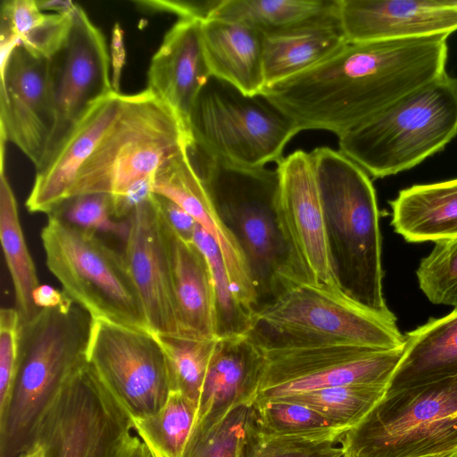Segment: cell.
Masks as SVG:
<instances>
[{"label":"cell","instance_id":"cell-1","mask_svg":"<svg viewBox=\"0 0 457 457\" xmlns=\"http://www.w3.org/2000/svg\"><path fill=\"white\" fill-rule=\"evenodd\" d=\"M450 34L346 42L316 66L262 95L299 131L337 137L445 74Z\"/></svg>","mask_w":457,"mask_h":457},{"label":"cell","instance_id":"cell-2","mask_svg":"<svg viewBox=\"0 0 457 457\" xmlns=\"http://www.w3.org/2000/svg\"><path fill=\"white\" fill-rule=\"evenodd\" d=\"M310 154L338 288L361 305L396 319L383 295L379 210L368 173L339 150L322 146Z\"/></svg>","mask_w":457,"mask_h":457},{"label":"cell","instance_id":"cell-3","mask_svg":"<svg viewBox=\"0 0 457 457\" xmlns=\"http://www.w3.org/2000/svg\"><path fill=\"white\" fill-rule=\"evenodd\" d=\"M91 315L71 299L21 324L18 370L0 420V457H20L69 380L87 363Z\"/></svg>","mask_w":457,"mask_h":457},{"label":"cell","instance_id":"cell-4","mask_svg":"<svg viewBox=\"0 0 457 457\" xmlns=\"http://www.w3.org/2000/svg\"><path fill=\"white\" fill-rule=\"evenodd\" d=\"M201 155L204 162L197 172L245 260L257 313L293 286L304 282L280 223L278 170L237 167Z\"/></svg>","mask_w":457,"mask_h":457},{"label":"cell","instance_id":"cell-5","mask_svg":"<svg viewBox=\"0 0 457 457\" xmlns=\"http://www.w3.org/2000/svg\"><path fill=\"white\" fill-rule=\"evenodd\" d=\"M457 135V79L447 72L338 137L339 151L374 178L409 170Z\"/></svg>","mask_w":457,"mask_h":457},{"label":"cell","instance_id":"cell-6","mask_svg":"<svg viewBox=\"0 0 457 457\" xmlns=\"http://www.w3.org/2000/svg\"><path fill=\"white\" fill-rule=\"evenodd\" d=\"M247 337L262 350L332 344L393 350L406 341L396 319L361 305L339 288L308 282L258 312Z\"/></svg>","mask_w":457,"mask_h":457},{"label":"cell","instance_id":"cell-7","mask_svg":"<svg viewBox=\"0 0 457 457\" xmlns=\"http://www.w3.org/2000/svg\"><path fill=\"white\" fill-rule=\"evenodd\" d=\"M185 145L191 146L189 134L169 105L147 88L125 95L118 118L81 168L69 198L119 196Z\"/></svg>","mask_w":457,"mask_h":457},{"label":"cell","instance_id":"cell-8","mask_svg":"<svg viewBox=\"0 0 457 457\" xmlns=\"http://www.w3.org/2000/svg\"><path fill=\"white\" fill-rule=\"evenodd\" d=\"M191 148L237 167L262 168L283 158L295 123L262 94L246 96L211 78L188 120Z\"/></svg>","mask_w":457,"mask_h":457},{"label":"cell","instance_id":"cell-9","mask_svg":"<svg viewBox=\"0 0 457 457\" xmlns=\"http://www.w3.org/2000/svg\"><path fill=\"white\" fill-rule=\"evenodd\" d=\"M353 457H431L457 450V375L386 394L345 434Z\"/></svg>","mask_w":457,"mask_h":457},{"label":"cell","instance_id":"cell-10","mask_svg":"<svg viewBox=\"0 0 457 457\" xmlns=\"http://www.w3.org/2000/svg\"><path fill=\"white\" fill-rule=\"evenodd\" d=\"M41 240L49 271L92 319L148 330L123 254L96 233L48 216Z\"/></svg>","mask_w":457,"mask_h":457},{"label":"cell","instance_id":"cell-11","mask_svg":"<svg viewBox=\"0 0 457 457\" xmlns=\"http://www.w3.org/2000/svg\"><path fill=\"white\" fill-rule=\"evenodd\" d=\"M132 429L130 416L87 363L46 412L33 444L43 457H127Z\"/></svg>","mask_w":457,"mask_h":457},{"label":"cell","instance_id":"cell-12","mask_svg":"<svg viewBox=\"0 0 457 457\" xmlns=\"http://www.w3.org/2000/svg\"><path fill=\"white\" fill-rule=\"evenodd\" d=\"M261 350L264 367L255 403L345 385L387 388L404 347L332 344Z\"/></svg>","mask_w":457,"mask_h":457},{"label":"cell","instance_id":"cell-13","mask_svg":"<svg viewBox=\"0 0 457 457\" xmlns=\"http://www.w3.org/2000/svg\"><path fill=\"white\" fill-rule=\"evenodd\" d=\"M87 363L130 417L157 412L171 391L166 354L148 330L93 319Z\"/></svg>","mask_w":457,"mask_h":457},{"label":"cell","instance_id":"cell-14","mask_svg":"<svg viewBox=\"0 0 457 457\" xmlns=\"http://www.w3.org/2000/svg\"><path fill=\"white\" fill-rule=\"evenodd\" d=\"M110 66L104 34L77 4L66 40L48 58L55 125L37 172L51 162L92 107L114 91Z\"/></svg>","mask_w":457,"mask_h":457},{"label":"cell","instance_id":"cell-15","mask_svg":"<svg viewBox=\"0 0 457 457\" xmlns=\"http://www.w3.org/2000/svg\"><path fill=\"white\" fill-rule=\"evenodd\" d=\"M276 169L280 223L300 276L304 282L338 288L310 153L295 151L283 157Z\"/></svg>","mask_w":457,"mask_h":457},{"label":"cell","instance_id":"cell-16","mask_svg":"<svg viewBox=\"0 0 457 457\" xmlns=\"http://www.w3.org/2000/svg\"><path fill=\"white\" fill-rule=\"evenodd\" d=\"M0 73L1 138L16 145L37 170L55 125L48 59L20 46Z\"/></svg>","mask_w":457,"mask_h":457},{"label":"cell","instance_id":"cell-17","mask_svg":"<svg viewBox=\"0 0 457 457\" xmlns=\"http://www.w3.org/2000/svg\"><path fill=\"white\" fill-rule=\"evenodd\" d=\"M126 219L129 230L122 254L148 329L159 336L184 337L155 195L137 206Z\"/></svg>","mask_w":457,"mask_h":457},{"label":"cell","instance_id":"cell-18","mask_svg":"<svg viewBox=\"0 0 457 457\" xmlns=\"http://www.w3.org/2000/svg\"><path fill=\"white\" fill-rule=\"evenodd\" d=\"M189 147H182L154 172L153 192L180 206L214 239L239 298L247 308L255 312L256 294L245 260L212 204L191 161Z\"/></svg>","mask_w":457,"mask_h":457},{"label":"cell","instance_id":"cell-19","mask_svg":"<svg viewBox=\"0 0 457 457\" xmlns=\"http://www.w3.org/2000/svg\"><path fill=\"white\" fill-rule=\"evenodd\" d=\"M338 18L348 42L450 34L457 9L446 0H339Z\"/></svg>","mask_w":457,"mask_h":457},{"label":"cell","instance_id":"cell-20","mask_svg":"<svg viewBox=\"0 0 457 457\" xmlns=\"http://www.w3.org/2000/svg\"><path fill=\"white\" fill-rule=\"evenodd\" d=\"M263 367V353L247 335L217 339L202 387L193 435L211 429L237 407L253 406Z\"/></svg>","mask_w":457,"mask_h":457},{"label":"cell","instance_id":"cell-21","mask_svg":"<svg viewBox=\"0 0 457 457\" xmlns=\"http://www.w3.org/2000/svg\"><path fill=\"white\" fill-rule=\"evenodd\" d=\"M200 21L179 18L164 35L147 72L146 88L173 110L187 132L195 103L212 78L203 51Z\"/></svg>","mask_w":457,"mask_h":457},{"label":"cell","instance_id":"cell-22","mask_svg":"<svg viewBox=\"0 0 457 457\" xmlns=\"http://www.w3.org/2000/svg\"><path fill=\"white\" fill-rule=\"evenodd\" d=\"M124 99L125 95L112 91L96 104L51 162L36 173L25 202L29 212L49 215L69 198L81 168L118 118Z\"/></svg>","mask_w":457,"mask_h":457},{"label":"cell","instance_id":"cell-23","mask_svg":"<svg viewBox=\"0 0 457 457\" xmlns=\"http://www.w3.org/2000/svg\"><path fill=\"white\" fill-rule=\"evenodd\" d=\"M160 222L184 337L216 339L212 285L207 261L196 245L179 235L161 212Z\"/></svg>","mask_w":457,"mask_h":457},{"label":"cell","instance_id":"cell-24","mask_svg":"<svg viewBox=\"0 0 457 457\" xmlns=\"http://www.w3.org/2000/svg\"><path fill=\"white\" fill-rule=\"evenodd\" d=\"M204 54L212 78L244 95H261L266 87L263 36L245 23L205 17L200 21Z\"/></svg>","mask_w":457,"mask_h":457},{"label":"cell","instance_id":"cell-25","mask_svg":"<svg viewBox=\"0 0 457 457\" xmlns=\"http://www.w3.org/2000/svg\"><path fill=\"white\" fill-rule=\"evenodd\" d=\"M262 36L265 87L316 66L347 42L338 13Z\"/></svg>","mask_w":457,"mask_h":457},{"label":"cell","instance_id":"cell-26","mask_svg":"<svg viewBox=\"0 0 457 457\" xmlns=\"http://www.w3.org/2000/svg\"><path fill=\"white\" fill-rule=\"evenodd\" d=\"M403 357L386 394L457 375V308L405 335Z\"/></svg>","mask_w":457,"mask_h":457},{"label":"cell","instance_id":"cell-27","mask_svg":"<svg viewBox=\"0 0 457 457\" xmlns=\"http://www.w3.org/2000/svg\"><path fill=\"white\" fill-rule=\"evenodd\" d=\"M389 204L391 225L405 241L457 238V179L404 188Z\"/></svg>","mask_w":457,"mask_h":457},{"label":"cell","instance_id":"cell-28","mask_svg":"<svg viewBox=\"0 0 457 457\" xmlns=\"http://www.w3.org/2000/svg\"><path fill=\"white\" fill-rule=\"evenodd\" d=\"M338 3L339 0L212 1L206 17L239 21L262 34H271L336 15Z\"/></svg>","mask_w":457,"mask_h":457},{"label":"cell","instance_id":"cell-29","mask_svg":"<svg viewBox=\"0 0 457 457\" xmlns=\"http://www.w3.org/2000/svg\"><path fill=\"white\" fill-rule=\"evenodd\" d=\"M0 241L14 288L15 309L23 324L40 311L33 299L40 284L22 232L16 198L4 168L0 175Z\"/></svg>","mask_w":457,"mask_h":457},{"label":"cell","instance_id":"cell-30","mask_svg":"<svg viewBox=\"0 0 457 457\" xmlns=\"http://www.w3.org/2000/svg\"><path fill=\"white\" fill-rule=\"evenodd\" d=\"M198 403L178 391H170L155 413L130 417L133 429L153 457H185L193 435Z\"/></svg>","mask_w":457,"mask_h":457},{"label":"cell","instance_id":"cell-31","mask_svg":"<svg viewBox=\"0 0 457 457\" xmlns=\"http://www.w3.org/2000/svg\"><path fill=\"white\" fill-rule=\"evenodd\" d=\"M193 242L204 253L211 273L215 338L225 339L247 335L255 313L239 298L229 278L218 245L199 225L195 229Z\"/></svg>","mask_w":457,"mask_h":457},{"label":"cell","instance_id":"cell-32","mask_svg":"<svg viewBox=\"0 0 457 457\" xmlns=\"http://www.w3.org/2000/svg\"><path fill=\"white\" fill-rule=\"evenodd\" d=\"M386 393V387L345 385L282 399L305 404L334 424L351 430L368 416Z\"/></svg>","mask_w":457,"mask_h":457},{"label":"cell","instance_id":"cell-33","mask_svg":"<svg viewBox=\"0 0 457 457\" xmlns=\"http://www.w3.org/2000/svg\"><path fill=\"white\" fill-rule=\"evenodd\" d=\"M254 424L261 430L279 436H336L347 429L334 424L316 410L283 399L255 403Z\"/></svg>","mask_w":457,"mask_h":457},{"label":"cell","instance_id":"cell-34","mask_svg":"<svg viewBox=\"0 0 457 457\" xmlns=\"http://www.w3.org/2000/svg\"><path fill=\"white\" fill-rule=\"evenodd\" d=\"M166 354L171 391L199 405L208 364L217 339H195L156 335Z\"/></svg>","mask_w":457,"mask_h":457},{"label":"cell","instance_id":"cell-35","mask_svg":"<svg viewBox=\"0 0 457 457\" xmlns=\"http://www.w3.org/2000/svg\"><path fill=\"white\" fill-rule=\"evenodd\" d=\"M345 434L336 436H279L258 428L252 419L239 457H344Z\"/></svg>","mask_w":457,"mask_h":457},{"label":"cell","instance_id":"cell-36","mask_svg":"<svg viewBox=\"0 0 457 457\" xmlns=\"http://www.w3.org/2000/svg\"><path fill=\"white\" fill-rule=\"evenodd\" d=\"M48 216H54L86 231L112 234L124 243L129 235L128 220L113 219L112 197L108 194H86L70 197Z\"/></svg>","mask_w":457,"mask_h":457},{"label":"cell","instance_id":"cell-37","mask_svg":"<svg viewBox=\"0 0 457 457\" xmlns=\"http://www.w3.org/2000/svg\"><path fill=\"white\" fill-rule=\"evenodd\" d=\"M419 287L435 304L457 308V238L436 243L416 270Z\"/></svg>","mask_w":457,"mask_h":457},{"label":"cell","instance_id":"cell-38","mask_svg":"<svg viewBox=\"0 0 457 457\" xmlns=\"http://www.w3.org/2000/svg\"><path fill=\"white\" fill-rule=\"evenodd\" d=\"M252 419V406L231 411L211 429L192 436L185 457H239Z\"/></svg>","mask_w":457,"mask_h":457},{"label":"cell","instance_id":"cell-39","mask_svg":"<svg viewBox=\"0 0 457 457\" xmlns=\"http://www.w3.org/2000/svg\"><path fill=\"white\" fill-rule=\"evenodd\" d=\"M21 320L15 308L0 310V420L4 417L18 370Z\"/></svg>","mask_w":457,"mask_h":457},{"label":"cell","instance_id":"cell-40","mask_svg":"<svg viewBox=\"0 0 457 457\" xmlns=\"http://www.w3.org/2000/svg\"><path fill=\"white\" fill-rule=\"evenodd\" d=\"M72 14L43 13L21 38V46L35 56L48 59L62 46L70 32Z\"/></svg>","mask_w":457,"mask_h":457},{"label":"cell","instance_id":"cell-41","mask_svg":"<svg viewBox=\"0 0 457 457\" xmlns=\"http://www.w3.org/2000/svg\"><path fill=\"white\" fill-rule=\"evenodd\" d=\"M153 176L137 182L122 195L112 197V213L115 219H126L137 206L154 195Z\"/></svg>","mask_w":457,"mask_h":457},{"label":"cell","instance_id":"cell-42","mask_svg":"<svg viewBox=\"0 0 457 457\" xmlns=\"http://www.w3.org/2000/svg\"><path fill=\"white\" fill-rule=\"evenodd\" d=\"M155 196L160 212L164 220L184 239L193 241L195 229L198 226L195 219L170 200L157 195H155Z\"/></svg>","mask_w":457,"mask_h":457},{"label":"cell","instance_id":"cell-43","mask_svg":"<svg viewBox=\"0 0 457 457\" xmlns=\"http://www.w3.org/2000/svg\"><path fill=\"white\" fill-rule=\"evenodd\" d=\"M137 5L142 6L144 9L160 12H168L175 13L180 19L187 18H205L208 14L212 1L206 2L203 5H197L188 2L179 1H161V0H147V1H133Z\"/></svg>","mask_w":457,"mask_h":457},{"label":"cell","instance_id":"cell-44","mask_svg":"<svg viewBox=\"0 0 457 457\" xmlns=\"http://www.w3.org/2000/svg\"><path fill=\"white\" fill-rule=\"evenodd\" d=\"M109 54L112 66V86L115 92H120V79L126 60V51L123 29L119 23H116L112 30Z\"/></svg>","mask_w":457,"mask_h":457},{"label":"cell","instance_id":"cell-45","mask_svg":"<svg viewBox=\"0 0 457 457\" xmlns=\"http://www.w3.org/2000/svg\"><path fill=\"white\" fill-rule=\"evenodd\" d=\"M33 299L36 306L39 310L54 308L70 300L63 291H60L47 285H39L34 292Z\"/></svg>","mask_w":457,"mask_h":457},{"label":"cell","instance_id":"cell-46","mask_svg":"<svg viewBox=\"0 0 457 457\" xmlns=\"http://www.w3.org/2000/svg\"><path fill=\"white\" fill-rule=\"evenodd\" d=\"M37 4L41 11L50 10L59 14H71L77 5L71 1L62 0L37 1Z\"/></svg>","mask_w":457,"mask_h":457},{"label":"cell","instance_id":"cell-47","mask_svg":"<svg viewBox=\"0 0 457 457\" xmlns=\"http://www.w3.org/2000/svg\"><path fill=\"white\" fill-rule=\"evenodd\" d=\"M127 457H153V455L142 440L135 436Z\"/></svg>","mask_w":457,"mask_h":457},{"label":"cell","instance_id":"cell-48","mask_svg":"<svg viewBox=\"0 0 457 457\" xmlns=\"http://www.w3.org/2000/svg\"><path fill=\"white\" fill-rule=\"evenodd\" d=\"M20 457H43L41 447L34 443L31 447Z\"/></svg>","mask_w":457,"mask_h":457},{"label":"cell","instance_id":"cell-49","mask_svg":"<svg viewBox=\"0 0 457 457\" xmlns=\"http://www.w3.org/2000/svg\"><path fill=\"white\" fill-rule=\"evenodd\" d=\"M457 451V450H456ZM456 451H453V452H450V453H443V454H440V455H436V456H431V457H451L453 455V453H454ZM344 457H353V456H351L349 454H347L345 453V454L344 455Z\"/></svg>","mask_w":457,"mask_h":457},{"label":"cell","instance_id":"cell-50","mask_svg":"<svg viewBox=\"0 0 457 457\" xmlns=\"http://www.w3.org/2000/svg\"><path fill=\"white\" fill-rule=\"evenodd\" d=\"M451 457H457V451Z\"/></svg>","mask_w":457,"mask_h":457}]
</instances>
